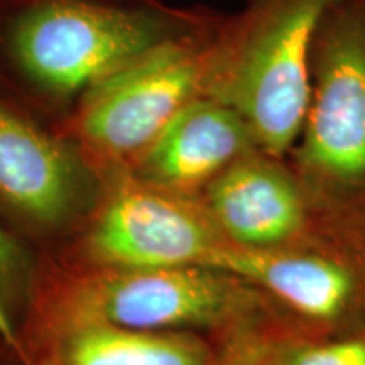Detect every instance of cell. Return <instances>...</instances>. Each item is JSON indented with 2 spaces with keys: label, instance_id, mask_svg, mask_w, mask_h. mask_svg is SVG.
<instances>
[{
  "label": "cell",
  "instance_id": "7",
  "mask_svg": "<svg viewBox=\"0 0 365 365\" xmlns=\"http://www.w3.org/2000/svg\"><path fill=\"white\" fill-rule=\"evenodd\" d=\"M103 186L70 137L0 95V212L17 234L41 250L66 244Z\"/></svg>",
  "mask_w": 365,
  "mask_h": 365
},
{
  "label": "cell",
  "instance_id": "4",
  "mask_svg": "<svg viewBox=\"0 0 365 365\" xmlns=\"http://www.w3.org/2000/svg\"><path fill=\"white\" fill-rule=\"evenodd\" d=\"M287 163L333 222L365 237V0H341L319 26Z\"/></svg>",
  "mask_w": 365,
  "mask_h": 365
},
{
  "label": "cell",
  "instance_id": "12",
  "mask_svg": "<svg viewBox=\"0 0 365 365\" xmlns=\"http://www.w3.org/2000/svg\"><path fill=\"white\" fill-rule=\"evenodd\" d=\"M257 365H365V328L277 341Z\"/></svg>",
  "mask_w": 365,
  "mask_h": 365
},
{
  "label": "cell",
  "instance_id": "14",
  "mask_svg": "<svg viewBox=\"0 0 365 365\" xmlns=\"http://www.w3.org/2000/svg\"><path fill=\"white\" fill-rule=\"evenodd\" d=\"M0 365H21L16 355H14L7 346L0 344Z\"/></svg>",
  "mask_w": 365,
  "mask_h": 365
},
{
  "label": "cell",
  "instance_id": "11",
  "mask_svg": "<svg viewBox=\"0 0 365 365\" xmlns=\"http://www.w3.org/2000/svg\"><path fill=\"white\" fill-rule=\"evenodd\" d=\"M41 359L54 365H222L217 345L207 336L117 327L73 330Z\"/></svg>",
  "mask_w": 365,
  "mask_h": 365
},
{
  "label": "cell",
  "instance_id": "9",
  "mask_svg": "<svg viewBox=\"0 0 365 365\" xmlns=\"http://www.w3.org/2000/svg\"><path fill=\"white\" fill-rule=\"evenodd\" d=\"M227 271L252 282L309 335L365 328V247H235Z\"/></svg>",
  "mask_w": 365,
  "mask_h": 365
},
{
  "label": "cell",
  "instance_id": "13",
  "mask_svg": "<svg viewBox=\"0 0 365 365\" xmlns=\"http://www.w3.org/2000/svg\"><path fill=\"white\" fill-rule=\"evenodd\" d=\"M11 227L0 212V303L19 328L36 276L41 250Z\"/></svg>",
  "mask_w": 365,
  "mask_h": 365
},
{
  "label": "cell",
  "instance_id": "1",
  "mask_svg": "<svg viewBox=\"0 0 365 365\" xmlns=\"http://www.w3.org/2000/svg\"><path fill=\"white\" fill-rule=\"evenodd\" d=\"M86 327L195 333L217 345L223 365H255L277 341L309 336L259 287L223 269L103 266L43 249L17 328L22 365Z\"/></svg>",
  "mask_w": 365,
  "mask_h": 365
},
{
  "label": "cell",
  "instance_id": "15",
  "mask_svg": "<svg viewBox=\"0 0 365 365\" xmlns=\"http://www.w3.org/2000/svg\"><path fill=\"white\" fill-rule=\"evenodd\" d=\"M27 365H54V364L49 359H41V360H36V362H31V364H27Z\"/></svg>",
  "mask_w": 365,
  "mask_h": 365
},
{
  "label": "cell",
  "instance_id": "2",
  "mask_svg": "<svg viewBox=\"0 0 365 365\" xmlns=\"http://www.w3.org/2000/svg\"><path fill=\"white\" fill-rule=\"evenodd\" d=\"M213 16L161 0H0V95L59 127L91 88Z\"/></svg>",
  "mask_w": 365,
  "mask_h": 365
},
{
  "label": "cell",
  "instance_id": "8",
  "mask_svg": "<svg viewBox=\"0 0 365 365\" xmlns=\"http://www.w3.org/2000/svg\"><path fill=\"white\" fill-rule=\"evenodd\" d=\"M232 244L247 250L364 247L318 207L287 159L254 149L200 196Z\"/></svg>",
  "mask_w": 365,
  "mask_h": 365
},
{
  "label": "cell",
  "instance_id": "5",
  "mask_svg": "<svg viewBox=\"0 0 365 365\" xmlns=\"http://www.w3.org/2000/svg\"><path fill=\"white\" fill-rule=\"evenodd\" d=\"M225 16L149 49L91 88L56 127L83 150L100 175L129 171L164 127L207 91Z\"/></svg>",
  "mask_w": 365,
  "mask_h": 365
},
{
  "label": "cell",
  "instance_id": "3",
  "mask_svg": "<svg viewBox=\"0 0 365 365\" xmlns=\"http://www.w3.org/2000/svg\"><path fill=\"white\" fill-rule=\"evenodd\" d=\"M341 0H245L225 16L205 95L228 105L257 148L287 159L303 127L312 56L327 14Z\"/></svg>",
  "mask_w": 365,
  "mask_h": 365
},
{
  "label": "cell",
  "instance_id": "6",
  "mask_svg": "<svg viewBox=\"0 0 365 365\" xmlns=\"http://www.w3.org/2000/svg\"><path fill=\"white\" fill-rule=\"evenodd\" d=\"M237 245L200 198L170 193L118 171L81 230L53 247L81 262L132 267H213L227 271Z\"/></svg>",
  "mask_w": 365,
  "mask_h": 365
},
{
  "label": "cell",
  "instance_id": "10",
  "mask_svg": "<svg viewBox=\"0 0 365 365\" xmlns=\"http://www.w3.org/2000/svg\"><path fill=\"white\" fill-rule=\"evenodd\" d=\"M257 148L252 130L228 105L198 97L164 127L132 164V176L154 188L200 198L228 168Z\"/></svg>",
  "mask_w": 365,
  "mask_h": 365
}]
</instances>
